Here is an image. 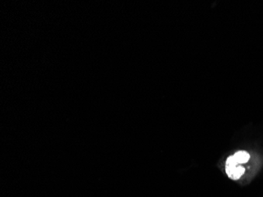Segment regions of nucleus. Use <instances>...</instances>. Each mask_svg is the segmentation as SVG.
Wrapping results in <instances>:
<instances>
[{
	"mask_svg": "<svg viewBox=\"0 0 263 197\" xmlns=\"http://www.w3.org/2000/svg\"><path fill=\"white\" fill-rule=\"evenodd\" d=\"M226 172L230 179L238 180L244 175L245 168L235 160L233 156H230L226 160Z\"/></svg>",
	"mask_w": 263,
	"mask_h": 197,
	"instance_id": "nucleus-1",
	"label": "nucleus"
},
{
	"mask_svg": "<svg viewBox=\"0 0 263 197\" xmlns=\"http://www.w3.org/2000/svg\"><path fill=\"white\" fill-rule=\"evenodd\" d=\"M233 157L240 164H244V163L249 161L251 156L246 151H239V152L233 155Z\"/></svg>",
	"mask_w": 263,
	"mask_h": 197,
	"instance_id": "nucleus-2",
	"label": "nucleus"
}]
</instances>
